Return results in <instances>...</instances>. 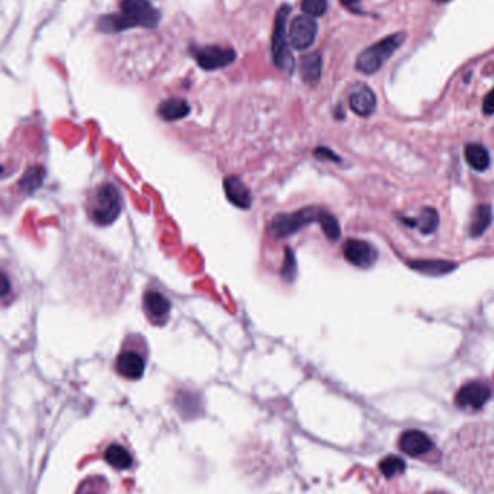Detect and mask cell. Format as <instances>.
<instances>
[{"label": "cell", "mask_w": 494, "mask_h": 494, "mask_svg": "<svg viewBox=\"0 0 494 494\" xmlns=\"http://www.w3.org/2000/svg\"><path fill=\"white\" fill-rule=\"evenodd\" d=\"M316 30H318V26L311 16H297L289 28L291 45L298 51L309 48L316 38Z\"/></svg>", "instance_id": "cell-8"}, {"label": "cell", "mask_w": 494, "mask_h": 494, "mask_svg": "<svg viewBox=\"0 0 494 494\" xmlns=\"http://www.w3.org/2000/svg\"><path fill=\"white\" fill-rule=\"evenodd\" d=\"M158 113L166 122L180 120V119H184L185 116H188L190 105L183 98H168V100L161 103Z\"/></svg>", "instance_id": "cell-16"}, {"label": "cell", "mask_w": 494, "mask_h": 494, "mask_svg": "<svg viewBox=\"0 0 494 494\" xmlns=\"http://www.w3.org/2000/svg\"><path fill=\"white\" fill-rule=\"evenodd\" d=\"M320 209L315 207H306L291 214H279L273 217L269 224V231L273 237L284 239L298 233L301 229L309 226L315 220H318Z\"/></svg>", "instance_id": "cell-5"}, {"label": "cell", "mask_w": 494, "mask_h": 494, "mask_svg": "<svg viewBox=\"0 0 494 494\" xmlns=\"http://www.w3.org/2000/svg\"><path fill=\"white\" fill-rule=\"evenodd\" d=\"M16 298V289L11 273L0 269V305L6 306L12 304Z\"/></svg>", "instance_id": "cell-22"}, {"label": "cell", "mask_w": 494, "mask_h": 494, "mask_svg": "<svg viewBox=\"0 0 494 494\" xmlns=\"http://www.w3.org/2000/svg\"><path fill=\"white\" fill-rule=\"evenodd\" d=\"M464 156L470 168L474 171H486L490 166V155L488 151L478 144H470L464 149Z\"/></svg>", "instance_id": "cell-19"}, {"label": "cell", "mask_w": 494, "mask_h": 494, "mask_svg": "<svg viewBox=\"0 0 494 494\" xmlns=\"http://www.w3.org/2000/svg\"><path fill=\"white\" fill-rule=\"evenodd\" d=\"M122 13L105 16L100 21V28L105 32H122L129 28H155L161 19L159 11L149 0H123Z\"/></svg>", "instance_id": "cell-1"}, {"label": "cell", "mask_w": 494, "mask_h": 494, "mask_svg": "<svg viewBox=\"0 0 494 494\" xmlns=\"http://www.w3.org/2000/svg\"><path fill=\"white\" fill-rule=\"evenodd\" d=\"M291 13L289 5H282L275 21L273 37H272V55L273 61L282 71L291 73L294 68V58L288 45V33H287V21Z\"/></svg>", "instance_id": "cell-4"}, {"label": "cell", "mask_w": 494, "mask_h": 494, "mask_svg": "<svg viewBox=\"0 0 494 494\" xmlns=\"http://www.w3.org/2000/svg\"><path fill=\"white\" fill-rule=\"evenodd\" d=\"M379 467H380V471L383 473L384 477L391 478V477H395L398 474H402L406 469V464L402 458H399L396 455H389V456L383 458Z\"/></svg>", "instance_id": "cell-24"}, {"label": "cell", "mask_w": 494, "mask_h": 494, "mask_svg": "<svg viewBox=\"0 0 494 494\" xmlns=\"http://www.w3.org/2000/svg\"><path fill=\"white\" fill-rule=\"evenodd\" d=\"M224 193L227 200L233 205L241 209H247L252 207L253 198H252L251 190L247 188L239 178H236V176H229V178L224 180Z\"/></svg>", "instance_id": "cell-13"}, {"label": "cell", "mask_w": 494, "mask_h": 494, "mask_svg": "<svg viewBox=\"0 0 494 494\" xmlns=\"http://www.w3.org/2000/svg\"><path fill=\"white\" fill-rule=\"evenodd\" d=\"M88 219L97 226H110L117 220L122 211V197L116 185L103 183L93 188L86 198Z\"/></svg>", "instance_id": "cell-2"}, {"label": "cell", "mask_w": 494, "mask_h": 494, "mask_svg": "<svg viewBox=\"0 0 494 494\" xmlns=\"http://www.w3.org/2000/svg\"><path fill=\"white\" fill-rule=\"evenodd\" d=\"M116 370L129 380H137L144 376L145 359L134 350H123L117 356Z\"/></svg>", "instance_id": "cell-10"}, {"label": "cell", "mask_w": 494, "mask_h": 494, "mask_svg": "<svg viewBox=\"0 0 494 494\" xmlns=\"http://www.w3.org/2000/svg\"><path fill=\"white\" fill-rule=\"evenodd\" d=\"M416 227L422 234H431L437 230L440 224V214L435 208L427 207L420 211L418 219H415Z\"/></svg>", "instance_id": "cell-21"}, {"label": "cell", "mask_w": 494, "mask_h": 494, "mask_svg": "<svg viewBox=\"0 0 494 494\" xmlns=\"http://www.w3.org/2000/svg\"><path fill=\"white\" fill-rule=\"evenodd\" d=\"M431 494H444V493H431Z\"/></svg>", "instance_id": "cell-29"}, {"label": "cell", "mask_w": 494, "mask_h": 494, "mask_svg": "<svg viewBox=\"0 0 494 494\" xmlns=\"http://www.w3.org/2000/svg\"><path fill=\"white\" fill-rule=\"evenodd\" d=\"M298 71L301 79L308 83L314 84L320 80L321 71H323V59L318 54H308L301 58Z\"/></svg>", "instance_id": "cell-14"}, {"label": "cell", "mask_w": 494, "mask_h": 494, "mask_svg": "<svg viewBox=\"0 0 494 494\" xmlns=\"http://www.w3.org/2000/svg\"><path fill=\"white\" fill-rule=\"evenodd\" d=\"M435 2H438V4H447V2H449V0H435Z\"/></svg>", "instance_id": "cell-28"}, {"label": "cell", "mask_w": 494, "mask_h": 494, "mask_svg": "<svg viewBox=\"0 0 494 494\" xmlns=\"http://www.w3.org/2000/svg\"><path fill=\"white\" fill-rule=\"evenodd\" d=\"M344 258L348 263L355 265L360 269H369L372 268L377 260V251L369 241L359 240V239H350L344 243L343 249Z\"/></svg>", "instance_id": "cell-7"}, {"label": "cell", "mask_w": 494, "mask_h": 494, "mask_svg": "<svg viewBox=\"0 0 494 494\" xmlns=\"http://www.w3.org/2000/svg\"><path fill=\"white\" fill-rule=\"evenodd\" d=\"M491 398L490 387L480 381H473L463 386L455 395V403L460 408H471L480 409L483 408Z\"/></svg>", "instance_id": "cell-9"}, {"label": "cell", "mask_w": 494, "mask_h": 494, "mask_svg": "<svg viewBox=\"0 0 494 494\" xmlns=\"http://www.w3.org/2000/svg\"><path fill=\"white\" fill-rule=\"evenodd\" d=\"M145 308L152 318H165L171 311V302L156 291H148L144 298Z\"/></svg>", "instance_id": "cell-18"}, {"label": "cell", "mask_w": 494, "mask_h": 494, "mask_svg": "<svg viewBox=\"0 0 494 494\" xmlns=\"http://www.w3.org/2000/svg\"><path fill=\"white\" fill-rule=\"evenodd\" d=\"M409 266L428 276H441L445 273L452 272L456 268V263H452L449 260H441V259H430V260H413L409 263Z\"/></svg>", "instance_id": "cell-17"}, {"label": "cell", "mask_w": 494, "mask_h": 494, "mask_svg": "<svg viewBox=\"0 0 494 494\" xmlns=\"http://www.w3.org/2000/svg\"><path fill=\"white\" fill-rule=\"evenodd\" d=\"M105 461L117 470H126L133 464L132 455L120 445H110L104 454Z\"/></svg>", "instance_id": "cell-20"}, {"label": "cell", "mask_w": 494, "mask_h": 494, "mask_svg": "<svg viewBox=\"0 0 494 494\" xmlns=\"http://www.w3.org/2000/svg\"><path fill=\"white\" fill-rule=\"evenodd\" d=\"M280 275L284 276L288 282H291L295 277V258L291 253L289 249H287V255H285V263L282 266Z\"/></svg>", "instance_id": "cell-26"}, {"label": "cell", "mask_w": 494, "mask_h": 494, "mask_svg": "<svg viewBox=\"0 0 494 494\" xmlns=\"http://www.w3.org/2000/svg\"><path fill=\"white\" fill-rule=\"evenodd\" d=\"M194 58L205 71L224 68L236 61V52L231 48H222L216 45L194 50Z\"/></svg>", "instance_id": "cell-6"}, {"label": "cell", "mask_w": 494, "mask_h": 494, "mask_svg": "<svg viewBox=\"0 0 494 494\" xmlns=\"http://www.w3.org/2000/svg\"><path fill=\"white\" fill-rule=\"evenodd\" d=\"M432 447L434 442L427 434L415 430L403 432L399 440V448L410 456H419L422 454H427L432 449Z\"/></svg>", "instance_id": "cell-11"}, {"label": "cell", "mask_w": 494, "mask_h": 494, "mask_svg": "<svg viewBox=\"0 0 494 494\" xmlns=\"http://www.w3.org/2000/svg\"><path fill=\"white\" fill-rule=\"evenodd\" d=\"M406 35L405 33H395L391 35L377 44L372 45L370 48L364 50L356 62V68L363 74H374L379 69L389 61V58L401 48V45L405 42Z\"/></svg>", "instance_id": "cell-3"}, {"label": "cell", "mask_w": 494, "mask_h": 494, "mask_svg": "<svg viewBox=\"0 0 494 494\" xmlns=\"http://www.w3.org/2000/svg\"><path fill=\"white\" fill-rule=\"evenodd\" d=\"M318 223L326 234L327 239L335 241L340 239L341 236V229H340V224L337 222V219L331 214V213H327V211H321L320 209V214H318Z\"/></svg>", "instance_id": "cell-23"}, {"label": "cell", "mask_w": 494, "mask_h": 494, "mask_svg": "<svg viewBox=\"0 0 494 494\" xmlns=\"http://www.w3.org/2000/svg\"><path fill=\"white\" fill-rule=\"evenodd\" d=\"M483 113L494 115V88L483 100Z\"/></svg>", "instance_id": "cell-27"}, {"label": "cell", "mask_w": 494, "mask_h": 494, "mask_svg": "<svg viewBox=\"0 0 494 494\" xmlns=\"http://www.w3.org/2000/svg\"><path fill=\"white\" fill-rule=\"evenodd\" d=\"M348 103L351 110L363 117H369L376 110V96L367 86H359L352 90Z\"/></svg>", "instance_id": "cell-12"}, {"label": "cell", "mask_w": 494, "mask_h": 494, "mask_svg": "<svg viewBox=\"0 0 494 494\" xmlns=\"http://www.w3.org/2000/svg\"><path fill=\"white\" fill-rule=\"evenodd\" d=\"M493 222V208L488 204H481L477 205L473 211L470 227H469V234L471 237H480L483 236L487 229L490 227Z\"/></svg>", "instance_id": "cell-15"}, {"label": "cell", "mask_w": 494, "mask_h": 494, "mask_svg": "<svg viewBox=\"0 0 494 494\" xmlns=\"http://www.w3.org/2000/svg\"><path fill=\"white\" fill-rule=\"evenodd\" d=\"M301 8L306 16L318 18L327 12L328 0H302Z\"/></svg>", "instance_id": "cell-25"}]
</instances>
